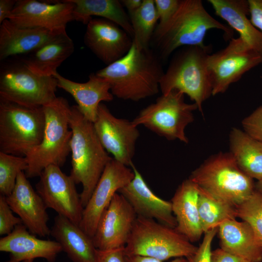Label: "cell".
<instances>
[{
    "label": "cell",
    "instance_id": "obj_1",
    "mask_svg": "<svg viewBox=\"0 0 262 262\" xmlns=\"http://www.w3.org/2000/svg\"><path fill=\"white\" fill-rule=\"evenodd\" d=\"M164 73L158 56L149 48L139 49L132 42L123 57L95 74L109 83L114 96L138 101L159 93Z\"/></svg>",
    "mask_w": 262,
    "mask_h": 262
},
{
    "label": "cell",
    "instance_id": "obj_2",
    "mask_svg": "<svg viewBox=\"0 0 262 262\" xmlns=\"http://www.w3.org/2000/svg\"><path fill=\"white\" fill-rule=\"evenodd\" d=\"M213 29L223 31L226 37L232 38L233 30L213 18L201 0H180L170 19L157 25L151 40L160 58L166 59L181 47L204 46L207 32Z\"/></svg>",
    "mask_w": 262,
    "mask_h": 262
},
{
    "label": "cell",
    "instance_id": "obj_3",
    "mask_svg": "<svg viewBox=\"0 0 262 262\" xmlns=\"http://www.w3.org/2000/svg\"><path fill=\"white\" fill-rule=\"evenodd\" d=\"M69 122L72 131L70 176L76 184L82 185L80 195L84 207L112 158L100 143L93 123L84 117L77 105L71 106Z\"/></svg>",
    "mask_w": 262,
    "mask_h": 262
},
{
    "label": "cell",
    "instance_id": "obj_4",
    "mask_svg": "<svg viewBox=\"0 0 262 262\" xmlns=\"http://www.w3.org/2000/svg\"><path fill=\"white\" fill-rule=\"evenodd\" d=\"M210 46H192L180 49L160 81L162 95L178 90L187 95L203 114L202 104L212 95L208 59Z\"/></svg>",
    "mask_w": 262,
    "mask_h": 262
},
{
    "label": "cell",
    "instance_id": "obj_5",
    "mask_svg": "<svg viewBox=\"0 0 262 262\" xmlns=\"http://www.w3.org/2000/svg\"><path fill=\"white\" fill-rule=\"evenodd\" d=\"M43 107L46 118L43 138L25 157L28 166L24 173L28 179L39 177L49 165L62 166L71 152V106L68 101L59 97Z\"/></svg>",
    "mask_w": 262,
    "mask_h": 262
},
{
    "label": "cell",
    "instance_id": "obj_6",
    "mask_svg": "<svg viewBox=\"0 0 262 262\" xmlns=\"http://www.w3.org/2000/svg\"><path fill=\"white\" fill-rule=\"evenodd\" d=\"M188 179L214 196L236 207L255 191L253 179L241 169L230 152H220L208 158Z\"/></svg>",
    "mask_w": 262,
    "mask_h": 262
},
{
    "label": "cell",
    "instance_id": "obj_7",
    "mask_svg": "<svg viewBox=\"0 0 262 262\" xmlns=\"http://www.w3.org/2000/svg\"><path fill=\"white\" fill-rule=\"evenodd\" d=\"M197 248L175 228L137 216L124 252L126 255L142 256L164 262L173 258L189 260Z\"/></svg>",
    "mask_w": 262,
    "mask_h": 262
},
{
    "label": "cell",
    "instance_id": "obj_8",
    "mask_svg": "<svg viewBox=\"0 0 262 262\" xmlns=\"http://www.w3.org/2000/svg\"><path fill=\"white\" fill-rule=\"evenodd\" d=\"M45 124L43 107L0 98V151L26 157L42 141Z\"/></svg>",
    "mask_w": 262,
    "mask_h": 262
},
{
    "label": "cell",
    "instance_id": "obj_9",
    "mask_svg": "<svg viewBox=\"0 0 262 262\" xmlns=\"http://www.w3.org/2000/svg\"><path fill=\"white\" fill-rule=\"evenodd\" d=\"M197 109L196 103L185 102L184 94L174 90L143 109L132 122L168 140L177 139L188 143L185 130L194 121L193 112Z\"/></svg>",
    "mask_w": 262,
    "mask_h": 262
},
{
    "label": "cell",
    "instance_id": "obj_10",
    "mask_svg": "<svg viewBox=\"0 0 262 262\" xmlns=\"http://www.w3.org/2000/svg\"><path fill=\"white\" fill-rule=\"evenodd\" d=\"M57 81L31 71L20 60L1 65L0 98L22 105L43 107L56 98Z\"/></svg>",
    "mask_w": 262,
    "mask_h": 262
},
{
    "label": "cell",
    "instance_id": "obj_11",
    "mask_svg": "<svg viewBox=\"0 0 262 262\" xmlns=\"http://www.w3.org/2000/svg\"><path fill=\"white\" fill-rule=\"evenodd\" d=\"M261 64L262 54L252 49L239 37L231 38L225 48L209 56L212 95L225 92L230 84Z\"/></svg>",
    "mask_w": 262,
    "mask_h": 262
},
{
    "label": "cell",
    "instance_id": "obj_12",
    "mask_svg": "<svg viewBox=\"0 0 262 262\" xmlns=\"http://www.w3.org/2000/svg\"><path fill=\"white\" fill-rule=\"evenodd\" d=\"M75 182L60 167L50 165L39 176L35 187L45 206L68 218L77 225L82 220L84 207Z\"/></svg>",
    "mask_w": 262,
    "mask_h": 262
},
{
    "label": "cell",
    "instance_id": "obj_13",
    "mask_svg": "<svg viewBox=\"0 0 262 262\" xmlns=\"http://www.w3.org/2000/svg\"><path fill=\"white\" fill-rule=\"evenodd\" d=\"M94 127L103 147L113 158L127 166L133 164L140 132L132 122L114 116L102 102L98 108Z\"/></svg>",
    "mask_w": 262,
    "mask_h": 262
},
{
    "label": "cell",
    "instance_id": "obj_14",
    "mask_svg": "<svg viewBox=\"0 0 262 262\" xmlns=\"http://www.w3.org/2000/svg\"><path fill=\"white\" fill-rule=\"evenodd\" d=\"M128 166L113 158L106 165L91 197L84 207L80 228L92 238L99 220L115 195L133 179Z\"/></svg>",
    "mask_w": 262,
    "mask_h": 262
},
{
    "label": "cell",
    "instance_id": "obj_15",
    "mask_svg": "<svg viewBox=\"0 0 262 262\" xmlns=\"http://www.w3.org/2000/svg\"><path fill=\"white\" fill-rule=\"evenodd\" d=\"M137 217L127 199L116 193L102 213L92 238L96 248L109 250L124 247Z\"/></svg>",
    "mask_w": 262,
    "mask_h": 262
},
{
    "label": "cell",
    "instance_id": "obj_16",
    "mask_svg": "<svg viewBox=\"0 0 262 262\" xmlns=\"http://www.w3.org/2000/svg\"><path fill=\"white\" fill-rule=\"evenodd\" d=\"M74 3L71 0L49 2L17 0L7 19L23 27L51 30L66 28L73 20Z\"/></svg>",
    "mask_w": 262,
    "mask_h": 262
},
{
    "label": "cell",
    "instance_id": "obj_17",
    "mask_svg": "<svg viewBox=\"0 0 262 262\" xmlns=\"http://www.w3.org/2000/svg\"><path fill=\"white\" fill-rule=\"evenodd\" d=\"M6 199L11 210L18 215L31 233L42 237L50 234L47 208L33 188L24 171L19 173L15 186Z\"/></svg>",
    "mask_w": 262,
    "mask_h": 262
},
{
    "label": "cell",
    "instance_id": "obj_18",
    "mask_svg": "<svg viewBox=\"0 0 262 262\" xmlns=\"http://www.w3.org/2000/svg\"><path fill=\"white\" fill-rule=\"evenodd\" d=\"M86 25L85 45L107 66L123 57L132 46L131 36L112 21L95 18Z\"/></svg>",
    "mask_w": 262,
    "mask_h": 262
},
{
    "label": "cell",
    "instance_id": "obj_19",
    "mask_svg": "<svg viewBox=\"0 0 262 262\" xmlns=\"http://www.w3.org/2000/svg\"><path fill=\"white\" fill-rule=\"evenodd\" d=\"M131 167L134 173V178L118 193L127 199L137 216L154 219L164 225L176 228L177 221L173 213L171 201L156 196L133 164Z\"/></svg>",
    "mask_w": 262,
    "mask_h": 262
},
{
    "label": "cell",
    "instance_id": "obj_20",
    "mask_svg": "<svg viewBox=\"0 0 262 262\" xmlns=\"http://www.w3.org/2000/svg\"><path fill=\"white\" fill-rule=\"evenodd\" d=\"M27 229L23 224L18 225L0 239V251L9 253V259L5 262H22L38 258L54 262L63 251L59 243L39 239Z\"/></svg>",
    "mask_w": 262,
    "mask_h": 262
},
{
    "label": "cell",
    "instance_id": "obj_21",
    "mask_svg": "<svg viewBox=\"0 0 262 262\" xmlns=\"http://www.w3.org/2000/svg\"><path fill=\"white\" fill-rule=\"evenodd\" d=\"M66 32V28L51 30L20 27L6 19L0 25V60L27 55Z\"/></svg>",
    "mask_w": 262,
    "mask_h": 262
},
{
    "label": "cell",
    "instance_id": "obj_22",
    "mask_svg": "<svg viewBox=\"0 0 262 262\" xmlns=\"http://www.w3.org/2000/svg\"><path fill=\"white\" fill-rule=\"evenodd\" d=\"M58 88L69 93L77 103L81 113L89 121H95L99 104L103 101H111L114 96L109 83L91 74L85 82H77L66 79L58 72L54 76Z\"/></svg>",
    "mask_w": 262,
    "mask_h": 262
},
{
    "label": "cell",
    "instance_id": "obj_23",
    "mask_svg": "<svg viewBox=\"0 0 262 262\" xmlns=\"http://www.w3.org/2000/svg\"><path fill=\"white\" fill-rule=\"evenodd\" d=\"M199 192V187L188 179L178 186L171 200L177 221L175 228L192 243L204 233L198 211Z\"/></svg>",
    "mask_w": 262,
    "mask_h": 262
},
{
    "label": "cell",
    "instance_id": "obj_24",
    "mask_svg": "<svg viewBox=\"0 0 262 262\" xmlns=\"http://www.w3.org/2000/svg\"><path fill=\"white\" fill-rule=\"evenodd\" d=\"M221 249L251 262L262 261V246L252 227L242 220L228 219L218 227Z\"/></svg>",
    "mask_w": 262,
    "mask_h": 262
},
{
    "label": "cell",
    "instance_id": "obj_25",
    "mask_svg": "<svg viewBox=\"0 0 262 262\" xmlns=\"http://www.w3.org/2000/svg\"><path fill=\"white\" fill-rule=\"evenodd\" d=\"M50 235L73 262H95L97 249L92 238L68 218L57 214Z\"/></svg>",
    "mask_w": 262,
    "mask_h": 262
},
{
    "label": "cell",
    "instance_id": "obj_26",
    "mask_svg": "<svg viewBox=\"0 0 262 262\" xmlns=\"http://www.w3.org/2000/svg\"><path fill=\"white\" fill-rule=\"evenodd\" d=\"M215 15L226 21L230 28L239 34V37L252 49L262 54V33L255 28L250 19L248 0H208Z\"/></svg>",
    "mask_w": 262,
    "mask_h": 262
},
{
    "label": "cell",
    "instance_id": "obj_27",
    "mask_svg": "<svg viewBox=\"0 0 262 262\" xmlns=\"http://www.w3.org/2000/svg\"><path fill=\"white\" fill-rule=\"evenodd\" d=\"M74 50L73 42L66 32L20 60L33 73L41 76L53 77L57 68Z\"/></svg>",
    "mask_w": 262,
    "mask_h": 262
},
{
    "label": "cell",
    "instance_id": "obj_28",
    "mask_svg": "<svg viewBox=\"0 0 262 262\" xmlns=\"http://www.w3.org/2000/svg\"><path fill=\"white\" fill-rule=\"evenodd\" d=\"M74 3L73 20L87 25L93 16L117 25L133 38V31L129 15L118 0H71Z\"/></svg>",
    "mask_w": 262,
    "mask_h": 262
},
{
    "label": "cell",
    "instance_id": "obj_29",
    "mask_svg": "<svg viewBox=\"0 0 262 262\" xmlns=\"http://www.w3.org/2000/svg\"><path fill=\"white\" fill-rule=\"evenodd\" d=\"M230 152L241 169L253 179H262V142L233 128L229 135Z\"/></svg>",
    "mask_w": 262,
    "mask_h": 262
},
{
    "label": "cell",
    "instance_id": "obj_30",
    "mask_svg": "<svg viewBox=\"0 0 262 262\" xmlns=\"http://www.w3.org/2000/svg\"><path fill=\"white\" fill-rule=\"evenodd\" d=\"M199 189L198 211L204 233L218 228L226 220L237 217L236 206L214 196L199 187Z\"/></svg>",
    "mask_w": 262,
    "mask_h": 262
},
{
    "label": "cell",
    "instance_id": "obj_31",
    "mask_svg": "<svg viewBox=\"0 0 262 262\" xmlns=\"http://www.w3.org/2000/svg\"><path fill=\"white\" fill-rule=\"evenodd\" d=\"M133 31V43L139 49H147L159 20L154 0H143L140 8L129 15Z\"/></svg>",
    "mask_w": 262,
    "mask_h": 262
},
{
    "label": "cell",
    "instance_id": "obj_32",
    "mask_svg": "<svg viewBox=\"0 0 262 262\" xmlns=\"http://www.w3.org/2000/svg\"><path fill=\"white\" fill-rule=\"evenodd\" d=\"M28 166L25 157L0 151V194L5 196L13 191L19 173Z\"/></svg>",
    "mask_w": 262,
    "mask_h": 262
},
{
    "label": "cell",
    "instance_id": "obj_33",
    "mask_svg": "<svg viewBox=\"0 0 262 262\" xmlns=\"http://www.w3.org/2000/svg\"><path fill=\"white\" fill-rule=\"evenodd\" d=\"M237 217L252 227L262 246V193L256 190L237 207Z\"/></svg>",
    "mask_w": 262,
    "mask_h": 262
},
{
    "label": "cell",
    "instance_id": "obj_34",
    "mask_svg": "<svg viewBox=\"0 0 262 262\" xmlns=\"http://www.w3.org/2000/svg\"><path fill=\"white\" fill-rule=\"evenodd\" d=\"M6 196L0 195V234L8 235L16 226L23 224L21 219L14 215Z\"/></svg>",
    "mask_w": 262,
    "mask_h": 262
},
{
    "label": "cell",
    "instance_id": "obj_35",
    "mask_svg": "<svg viewBox=\"0 0 262 262\" xmlns=\"http://www.w3.org/2000/svg\"><path fill=\"white\" fill-rule=\"evenodd\" d=\"M242 124L245 132L262 142V105L245 117Z\"/></svg>",
    "mask_w": 262,
    "mask_h": 262
},
{
    "label": "cell",
    "instance_id": "obj_36",
    "mask_svg": "<svg viewBox=\"0 0 262 262\" xmlns=\"http://www.w3.org/2000/svg\"><path fill=\"white\" fill-rule=\"evenodd\" d=\"M217 230L216 228L204 233L201 243L189 262H212V244Z\"/></svg>",
    "mask_w": 262,
    "mask_h": 262
},
{
    "label": "cell",
    "instance_id": "obj_37",
    "mask_svg": "<svg viewBox=\"0 0 262 262\" xmlns=\"http://www.w3.org/2000/svg\"><path fill=\"white\" fill-rule=\"evenodd\" d=\"M180 0H154L159 22L162 24L168 20L177 10Z\"/></svg>",
    "mask_w": 262,
    "mask_h": 262
},
{
    "label": "cell",
    "instance_id": "obj_38",
    "mask_svg": "<svg viewBox=\"0 0 262 262\" xmlns=\"http://www.w3.org/2000/svg\"><path fill=\"white\" fill-rule=\"evenodd\" d=\"M95 262H125L124 247L109 250L96 249Z\"/></svg>",
    "mask_w": 262,
    "mask_h": 262
},
{
    "label": "cell",
    "instance_id": "obj_39",
    "mask_svg": "<svg viewBox=\"0 0 262 262\" xmlns=\"http://www.w3.org/2000/svg\"><path fill=\"white\" fill-rule=\"evenodd\" d=\"M250 20L253 25L262 33V0H247Z\"/></svg>",
    "mask_w": 262,
    "mask_h": 262
},
{
    "label": "cell",
    "instance_id": "obj_40",
    "mask_svg": "<svg viewBox=\"0 0 262 262\" xmlns=\"http://www.w3.org/2000/svg\"><path fill=\"white\" fill-rule=\"evenodd\" d=\"M212 262H251L241 257L234 255L221 249L220 247L212 251Z\"/></svg>",
    "mask_w": 262,
    "mask_h": 262
},
{
    "label": "cell",
    "instance_id": "obj_41",
    "mask_svg": "<svg viewBox=\"0 0 262 262\" xmlns=\"http://www.w3.org/2000/svg\"><path fill=\"white\" fill-rule=\"evenodd\" d=\"M16 2L15 0H0V24L8 19Z\"/></svg>",
    "mask_w": 262,
    "mask_h": 262
},
{
    "label": "cell",
    "instance_id": "obj_42",
    "mask_svg": "<svg viewBox=\"0 0 262 262\" xmlns=\"http://www.w3.org/2000/svg\"><path fill=\"white\" fill-rule=\"evenodd\" d=\"M125 262H164L154 258L138 255H126ZM168 262H189L185 258H177Z\"/></svg>",
    "mask_w": 262,
    "mask_h": 262
},
{
    "label": "cell",
    "instance_id": "obj_43",
    "mask_svg": "<svg viewBox=\"0 0 262 262\" xmlns=\"http://www.w3.org/2000/svg\"><path fill=\"white\" fill-rule=\"evenodd\" d=\"M122 4L125 7L129 12V15L137 10L141 6L143 0H122Z\"/></svg>",
    "mask_w": 262,
    "mask_h": 262
},
{
    "label": "cell",
    "instance_id": "obj_44",
    "mask_svg": "<svg viewBox=\"0 0 262 262\" xmlns=\"http://www.w3.org/2000/svg\"><path fill=\"white\" fill-rule=\"evenodd\" d=\"M255 189L256 191L262 193V179L258 180L255 183Z\"/></svg>",
    "mask_w": 262,
    "mask_h": 262
},
{
    "label": "cell",
    "instance_id": "obj_45",
    "mask_svg": "<svg viewBox=\"0 0 262 262\" xmlns=\"http://www.w3.org/2000/svg\"><path fill=\"white\" fill-rule=\"evenodd\" d=\"M33 260H30L25 261L22 262H33Z\"/></svg>",
    "mask_w": 262,
    "mask_h": 262
}]
</instances>
